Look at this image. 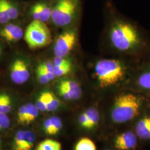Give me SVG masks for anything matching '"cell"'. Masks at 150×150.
<instances>
[{
  "label": "cell",
  "instance_id": "cell-1",
  "mask_svg": "<svg viewBox=\"0 0 150 150\" xmlns=\"http://www.w3.org/2000/svg\"><path fill=\"white\" fill-rule=\"evenodd\" d=\"M108 38L113 48L123 54L137 51L142 43L137 28L131 23L122 20L116 21L111 25Z\"/></svg>",
  "mask_w": 150,
  "mask_h": 150
},
{
  "label": "cell",
  "instance_id": "cell-2",
  "mask_svg": "<svg viewBox=\"0 0 150 150\" xmlns=\"http://www.w3.org/2000/svg\"><path fill=\"white\" fill-rule=\"evenodd\" d=\"M141 98L133 93H122L116 97L111 110V118L117 124L129 122L136 117L142 108Z\"/></svg>",
  "mask_w": 150,
  "mask_h": 150
},
{
  "label": "cell",
  "instance_id": "cell-3",
  "mask_svg": "<svg viewBox=\"0 0 150 150\" xmlns=\"http://www.w3.org/2000/svg\"><path fill=\"white\" fill-rule=\"evenodd\" d=\"M95 75L99 86L107 88L119 85L124 80L126 67L118 59H100L95 64Z\"/></svg>",
  "mask_w": 150,
  "mask_h": 150
},
{
  "label": "cell",
  "instance_id": "cell-4",
  "mask_svg": "<svg viewBox=\"0 0 150 150\" xmlns=\"http://www.w3.org/2000/svg\"><path fill=\"white\" fill-rule=\"evenodd\" d=\"M80 0H52L51 21L56 27L73 26L80 8Z\"/></svg>",
  "mask_w": 150,
  "mask_h": 150
},
{
  "label": "cell",
  "instance_id": "cell-5",
  "mask_svg": "<svg viewBox=\"0 0 150 150\" xmlns=\"http://www.w3.org/2000/svg\"><path fill=\"white\" fill-rule=\"evenodd\" d=\"M24 39L28 47L32 50L43 48L52 41V35L45 23L32 21L24 32Z\"/></svg>",
  "mask_w": 150,
  "mask_h": 150
},
{
  "label": "cell",
  "instance_id": "cell-6",
  "mask_svg": "<svg viewBox=\"0 0 150 150\" xmlns=\"http://www.w3.org/2000/svg\"><path fill=\"white\" fill-rule=\"evenodd\" d=\"M64 29L59 35L54 43V54L57 57H66L74 48L77 41L76 28L71 26Z\"/></svg>",
  "mask_w": 150,
  "mask_h": 150
},
{
  "label": "cell",
  "instance_id": "cell-7",
  "mask_svg": "<svg viewBox=\"0 0 150 150\" xmlns=\"http://www.w3.org/2000/svg\"><path fill=\"white\" fill-rule=\"evenodd\" d=\"M21 12L20 4L15 0H0V27L15 21Z\"/></svg>",
  "mask_w": 150,
  "mask_h": 150
},
{
  "label": "cell",
  "instance_id": "cell-8",
  "mask_svg": "<svg viewBox=\"0 0 150 150\" xmlns=\"http://www.w3.org/2000/svg\"><path fill=\"white\" fill-rule=\"evenodd\" d=\"M52 0H40L32 4L29 9V15L32 21L46 23L51 21Z\"/></svg>",
  "mask_w": 150,
  "mask_h": 150
},
{
  "label": "cell",
  "instance_id": "cell-9",
  "mask_svg": "<svg viewBox=\"0 0 150 150\" xmlns=\"http://www.w3.org/2000/svg\"><path fill=\"white\" fill-rule=\"evenodd\" d=\"M139 142L134 131L127 130L116 134L112 145L115 150H137Z\"/></svg>",
  "mask_w": 150,
  "mask_h": 150
},
{
  "label": "cell",
  "instance_id": "cell-10",
  "mask_svg": "<svg viewBox=\"0 0 150 150\" xmlns=\"http://www.w3.org/2000/svg\"><path fill=\"white\" fill-rule=\"evenodd\" d=\"M10 76L12 81L16 84L25 83L30 76L29 64L26 59L17 58L11 64Z\"/></svg>",
  "mask_w": 150,
  "mask_h": 150
},
{
  "label": "cell",
  "instance_id": "cell-11",
  "mask_svg": "<svg viewBox=\"0 0 150 150\" xmlns=\"http://www.w3.org/2000/svg\"><path fill=\"white\" fill-rule=\"evenodd\" d=\"M14 22H9L0 28V36L9 43L17 42L24 36L21 26Z\"/></svg>",
  "mask_w": 150,
  "mask_h": 150
},
{
  "label": "cell",
  "instance_id": "cell-12",
  "mask_svg": "<svg viewBox=\"0 0 150 150\" xmlns=\"http://www.w3.org/2000/svg\"><path fill=\"white\" fill-rule=\"evenodd\" d=\"M134 132L139 141L150 142V116L140 118L135 126Z\"/></svg>",
  "mask_w": 150,
  "mask_h": 150
},
{
  "label": "cell",
  "instance_id": "cell-13",
  "mask_svg": "<svg viewBox=\"0 0 150 150\" xmlns=\"http://www.w3.org/2000/svg\"><path fill=\"white\" fill-rule=\"evenodd\" d=\"M59 85L62 86L68 93L71 100L79 99L82 95L80 86L75 81L64 80L62 81Z\"/></svg>",
  "mask_w": 150,
  "mask_h": 150
},
{
  "label": "cell",
  "instance_id": "cell-14",
  "mask_svg": "<svg viewBox=\"0 0 150 150\" xmlns=\"http://www.w3.org/2000/svg\"><path fill=\"white\" fill-rule=\"evenodd\" d=\"M87 118L86 129L95 128L100 121V114L96 108L91 107L83 112Z\"/></svg>",
  "mask_w": 150,
  "mask_h": 150
},
{
  "label": "cell",
  "instance_id": "cell-15",
  "mask_svg": "<svg viewBox=\"0 0 150 150\" xmlns=\"http://www.w3.org/2000/svg\"><path fill=\"white\" fill-rule=\"evenodd\" d=\"M36 150H61V145L54 139H45L38 145Z\"/></svg>",
  "mask_w": 150,
  "mask_h": 150
},
{
  "label": "cell",
  "instance_id": "cell-16",
  "mask_svg": "<svg viewBox=\"0 0 150 150\" xmlns=\"http://www.w3.org/2000/svg\"><path fill=\"white\" fill-rule=\"evenodd\" d=\"M74 150H97V147L92 139L88 137H83L77 142Z\"/></svg>",
  "mask_w": 150,
  "mask_h": 150
},
{
  "label": "cell",
  "instance_id": "cell-17",
  "mask_svg": "<svg viewBox=\"0 0 150 150\" xmlns=\"http://www.w3.org/2000/svg\"><path fill=\"white\" fill-rule=\"evenodd\" d=\"M11 97L6 93L0 94V113L7 114L11 111Z\"/></svg>",
  "mask_w": 150,
  "mask_h": 150
},
{
  "label": "cell",
  "instance_id": "cell-18",
  "mask_svg": "<svg viewBox=\"0 0 150 150\" xmlns=\"http://www.w3.org/2000/svg\"><path fill=\"white\" fill-rule=\"evenodd\" d=\"M27 106V116L25 121V125H29L34 121L38 117L39 110L36 106L31 103L26 104Z\"/></svg>",
  "mask_w": 150,
  "mask_h": 150
},
{
  "label": "cell",
  "instance_id": "cell-19",
  "mask_svg": "<svg viewBox=\"0 0 150 150\" xmlns=\"http://www.w3.org/2000/svg\"><path fill=\"white\" fill-rule=\"evenodd\" d=\"M137 83L142 89L150 91V70H147L139 75Z\"/></svg>",
  "mask_w": 150,
  "mask_h": 150
},
{
  "label": "cell",
  "instance_id": "cell-20",
  "mask_svg": "<svg viewBox=\"0 0 150 150\" xmlns=\"http://www.w3.org/2000/svg\"><path fill=\"white\" fill-rule=\"evenodd\" d=\"M59 99L54 96L53 93L47 92V107L46 111H54L59 107Z\"/></svg>",
  "mask_w": 150,
  "mask_h": 150
},
{
  "label": "cell",
  "instance_id": "cell-21",
  "mask_svg": "<svg viewBox=\"0 0 150 150\" xmlns=\"http://www.w3.org/2000/svg\"><path fill=\"white\" fill-rule=\"evenodd\" d=\"M35 141V134L31 131H25V137L21 150H31Z\"/></svg>",
  "mask_w": 150,
  "mask_h": 150
},
{
  "label": "cell",
  "instance_id": "cell-22",
  "mask_svg": "<svg viewBox=\"0 0 150 150\" xmlns=\"http://www.w3.org/2000/svg\"><path fill=\"white\" fill-rule=\"evenodd\" d=\"M25 137V131H19L15 136L13 142V150H21Z\"/></svg>",
  "mask_w": 150,
  "mask_h": 150
},
{
  "label": "cell",
  "instance_id": "cell-23",
  "mask_svg": "<svg viewBox=\"0 0 150 150\" xmlns=\"http://www.w3.org/2000/svg\"><path fill=\"white\" fill-rule=\"evenodd\" d=\"M72 64L61 66H54V74L55 77H61L69 74L72 70Z\"/></svg>",
  "mask_w": 150,
  "mask_h": 150
},
{
  "label": "cell",
  "instance_id": "cell-24",
  "mask_svg": "<svg viewBox=\"0 0 150 150\" xmlns=\"http://www.w3.org/2000/svg\"><path fill=\"white\" fill-rule=\"evenodd\" d=\"M50 120L51 122V135L57 134L62 127V121L57 116H53L51 117Z\"/></svg>",
  "mask_w": 150,
  "mask_h": 150
},
{
  "label": "cell",
  "instance_id": "cell-25",
  "mask_svg": "<svg viewBox=\"0 0 150 150\" xmlns=\"http://www.w3.org/2000/svg\"><path fill=\"white\" fill-rule=\"evenodd\" d=\"M36 106L40 111H46L47 107V92L41 93L38 97L36 102Z\"/></svg>",
  "mask_w": 150,
  "mask_h": 150
},
{
  "label": "cell",
  "instance_id": "cell-26",
  "mask_svg": "<svg viewBox=\"0 0 150 150\" xmlns=\"http://www.w3.org/2000/svg\"><path fill=\"white\" fill-rule=\"evenodd\" d=\"M27 116V106L26 105H23L20 107L17 113L18 122L22 125H25L26 118Z\"/></svg>",
  "mask_w": 150,
  "mask_h": 150
},
{
  "label": "cell",
  "instance_id": "cell-27",
  "mask_svg": "<svg viewBox=\"0 0 150 150\" xmlns=\"http://www.w3.org/2000/svg\"><path fill=\"white\" fill-rule=\"evenodd\" d=\"M54 66H66L72 64L71 60L66 57H57L55 56L52 61Z\"/></svg>",
  "mask_w": 150,
  "mask_h": 150
},
{
  "label": "cell",
  "instance_id": "cell-28",
  "mask_svg": "<svg viewBox=\"0 0 150 150\" xmlns=\"http://www.w3.org/2000/svg\"><path fill=\"white\" fill-rule=\"evenodd\" d=\"M10 125V120L7 114L0 113V131L7 129Z\"/></svg>",
  "mask_w": 150,
  "mask_h": 150
},
{
  "label": "cell",
  "instance_id": "cell-29",
  "mask_svg": "<svg viewBox=\"0 0 150 150\" xmlns=\"http://www.w3.org/2000/svg\"><path fill=\"white\" fill-rule=\"evenodd\" d=\"M36 75H37L38 81L41 84H42V85L46 84L48 83V82H50L46 75H45V72L38 67H37V69H36Z\"/></svg>",
  "mask_w": 150,
  "mask_h": 150
},
{
  "label": "cell",
  "instance_id": "cell-30",
  "mask_svg": "<svg viewBox=\"0 0 150 150\" xmlns=\"http://www.w3.org/2000/svg\"><path fill=\"white\" fill-rule=\"evenodd\" d=\"M38 66L40 67H41V68H42L44 70L48 71V72H53L54 71V64H53L52 62H51L50 61H43L38 64Z\"/></svg>",
  "mask_w": 150,
  "mask_h": 150
},
{
  "label": "cell",
  "instance_id": "cell-31",
  "mask_svg": "<svg viewBox=\"0 0 150 150\" xmlns=\"http://www.w3.org/2000/svg\"><path fill=\"white\" fill-rule=\"evenodd\" d=\"M43 128H44V131L46 134L48 135H51V122L50 118H47L46 119L44 123H43Z\"/></svg>",
  "mask_w": 150,
  "mask_h": 150
},
{
  "label": "cell",
  "instance_id": "cell-32",
  "mask_svg": "<svg viewBox=\"0 0 150 150\" xmlns=\"http://www.w3.org/2000/svg\"><path fill=\"white\" fill-rule=\"evenodd\" d=\"M1 52H2V50H1V46H0V56L1 54Z\"/></svg>",
  "mask_w": 150,
  "mask_h": 150
},
{
  "label": "cell",
  "instance_id": "cell-33",
  "mask_svg": "<svg viewBox=\"0 0 150 150\" xmlns=\"http://www.w3.org/2000/svg\"><path fill=\"white\" fill-rule=\"evenodd\" d=\"M115 150L114 149H107V150Z\"/></svg>",
  "mask_w": 150,
  "mask_h": 150
},
{
  "label": "cell",
  "instance_id": "cell-34",
  "mask_svg": "<svg viewBox=\"0 0 150 150\" xmlns=\"http://www.w3.org/2000/svg\"><path fill=\"white\" fill-rule=\"evenodd\" d=\"M0 147H1V138H0Z\"/></svg>",
  "mask_w": 150,
  "mask_h": 150
}]
</instances>
